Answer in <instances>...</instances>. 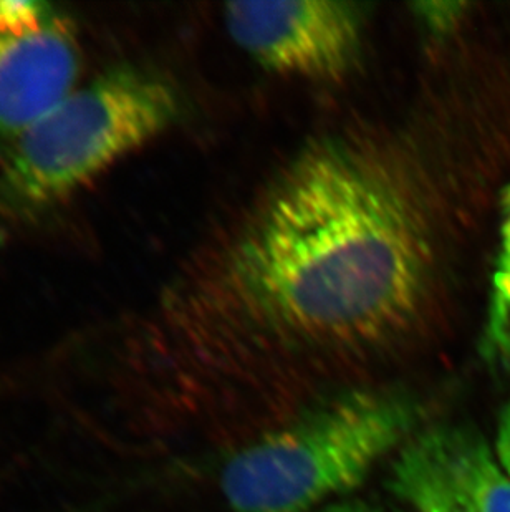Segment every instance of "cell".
Returning a JSON list of instances; mask_svg holds the SVG:
<instances>
[{
    "label": "cell",
    "mask_w": 510,
    "mask_h": 512,
    "mask_svg": "<svg viewBox=\"0 0 510 512\" xmlns=\"http://www.w3.org/2000/svg\"><path fill=\"white\" fill-rule=\"evenodd\" d=\"M171 83L116 67L75 87L10 145L0 168V206L34 214L57 206L176 123Z\"/></svg>",
    "instance_id": "3957f363"
},
{
    "label": "cell",
    "mask_w": 510,
    "mask_h": 512,
    "mask_svg": "<svg viewBox=\"0 0 510 512\" xmlns=\"http://www.w3.org/2000/svg\"><path fill=\"white\" fill-rule=\"evenodd\" d=\"M232 40L272 72L340 80L360 62L363 5L333 0L234 2L224 9Z\"/></svg>",
    "instance_id": "277c9868"
},
{
    "label": "cell",
    "mask_w": 510,
    "mask_h": 512,
    "mask_svg": "<svg viewBox=\"0 0 510 512\" xmlns=\"http://www.w3.org/2000/svg\"><path fill=\"white\" fill-rule=\"evenodd\" d=\"M428 156L403 133L325 136L300 151L217 246L194 319L232 345L323 357L413 337L438 284Z\"/></svg>",
    "instance_id": "6da1fadb"
},
{
    "label": "cell",
    "mask_w": 510,
    "mask_h": 512,
    "mask_svg": "<svg viewBox=\"0 0 510 512\" xmlns=\"http://www.w3.org/2000/svg\"><path fill=\"white\" fill-rule=\"evenodd\" d=\"M391 493L414 512H510V479L469 425L424 426L391 463Z\"/></svg>",
    "instance_id": "8992f818"
},
{
    "label": "cell",
    "mask_w": 510,
    "mask_h": 512,
    "mask_svg": "<svg viewBox=\"0 0 510 512\" xmlns=\"http://www.w3.org/2000/svg\"><path fill=\"white\" fill-rule=\"evenodd\" d=\"M424 7V12L419 10L418 14L424 20V24L428 25L429 29L436 32V34H444L446 30L453 29L458 25L466 9V4H459V2H443V4H426L421 5Z\"/></svg>",
    "instance_id": "ba28073f"
},
{
    "label": "cell",
    "mask_w": 510,
    "mask_h": 512,
    "mask_svg": "<svg viewBox=\"0 0 510 512\" xmlns=\"http://www.w3.org/2000/svg\"><path fill=\"white\" fill-rule=\"evenodd\" d=\"M313 512H396L380 504L363 501V499H340L335 503L327 504Z\"/></svg>",
    "instance_id": "30bf717a"
},
{
    "label": "cell",
    "mask_w": 510,
    "mask_h": 512,
    "mask_svg": "<svg viewBox=\"0 0 510 512\" xmlns=\"http://www.w3.org/2000/svg\"><path fill=\"white\" fill-rule=\"evenodd\" d=\"M482 355L499 372L510 373V184L502 193L501 242L492 274Z\"/></svg>",
    "instance_id": "52a82bcc"
},
{
    "label": "cell",
    "mask_w": 510,
    "mask_h": 512,
    "mask_svg": "<svg viewBox=\"0 0 510 512\" xmlns=\"http://www.w3.org/2000/svg\"><path fill=\"white\" fill-rule=\"evenodd\" d=\"M72 19L40 0H0V143L12 145L77 87Z\"/></svg>",
    "instance_id": "5b68a950"
},
{
    "label": "cell",
    "mask_w": 510,
    "mask_h": 512,
    "mask_svg": "<svg viewBox=\"0 0 510 512\" xmlns=\"http://www.w3.org/2000/svg\"><path fill=\"white\" fill-rule=\"evenodd\" d=\"M494 451H496L497 459H499L502 469L506 471L510 479V401L504 406V410H502L501 416H499Z\"/></svg>",
    "instance_id": "9c48e42d"
},
{
    "label": "cell",
    "mask_w": 510,
    "mask_h": 512,
    "mask_svg": "<svg viewBox=\"0 0 510 512\" xmlns=\"http://www.w3.org/2000/svg\"><path fill=\"white\" fill-rule=\"evenodd\" d=\"M428 406L405 388H355L237 451L221 473L234 512H313L360 486L400 451Z\"/></svg>",
    "instance_id": "7a4b0ae2"
}]
</instances>
